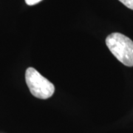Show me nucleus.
Here are the masks:
<instances>
[{"instance_id":"4","label":"nucleus","mask_w":133,"mask_h":133,"mask_svg":"<svg viewBox=\"0 0 133 133\" xmlns=\"http://www.w3.org/2000/svg\"><path fill=\"white\" fill-rule=\"evenodd\" d=\"M41 1H42V0H25V2L28 5H34L38 4Z\"/></svg>"},{"instance_id":"2","label":"nucleus","mask_w":133,"mask_h":133,"mask_svg":"<svg viewBox=\"0 0 133 133\" xmlns=\"http://www.w3.org/2000/svg\"><path fill=\"white\" fill-rule=\"evenodd\" d=\"M25 80L31 94L38 98L48 99L55 92V87L52 83L33 67L27 69Z\"/></svg>"},{"instance_id":"3","label":"nucleus","mask_w":133,"mask_h":133,"mask_svg":"<svg viewBox=\"0 0 133 133\" xmlns=\"http://www.w3.org/2000/svg\"><path fill=\"white\" fill-rule=\"evenodd\" d=\"M126 7L131 10H133V0H118Z\"/></svg>"},{"instance_id":"1","label":"nucleus","mask_w":133,"mask_h":133,"mask_svg":"<svg viewBox=\"0 0 133 133\" xmlns=\"http://www.w3.org/2000/svg\"><path fill=\"white\" fill-rule=\"evenodd\" d=\"M106 44L110 52L125 66H133V42L119 33H113L106 38Z\"/></svg>"}]
</instances>
